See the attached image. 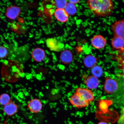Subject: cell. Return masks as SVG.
Returning <instances> with one entry per match:
<instances>
[{
	"label": "cell",
	"instance_id": "cell-15",
	"mask_svg": "<svg viewBox=\"0 0 124 124\" xmlns=\"http://www.w3.org/2000/svg\"><path fill=\"white\" fill-rule=\"evenodd\" d=\"M73 55L70 50L66 49L62 52L60 54V59L61 62L65 64L71 63L73 60Z\"/></svg>",
	"mask_w": 124,
	"mask_h": 124
},
{
	"label": "cell",
	"instance_id": "cell-23",
	"mask_svg": "<svg viewBox=\"0 0 124 124\" xmlns=\"http://www.w3.org/2000/svg\"><path fill=\"white\" fill-rule=\"evenodd\" d=\"M8 54L7 49L4 46H0V58H4L7 57Z\"/></svg>",
	"mask_w": 124,
	"mask_h": 124
},
{
	"label": "cell",
	"instance_id": "cell-13",
	"mask_svg": "<svg viewBox=\"0 0 124 124\" xmlns=\"http://www.w3.org/2000/svg\"><path fill=\"white\" fill-rule=\"evenodd\" d=\"M20 8L16 6H12L8 8L6 12V15L8 18L14 20L19 16L21 13Z\"/></svg>",
	"mask_w": 124,
	"mask_h": 124
},
{
	"label": "cell",
	"instance_id": "cell-12",
	"mask_svg": "<svg viewBox=\"0 0 124 124\" xmlns=\"http://www.w3.org/2000/svg\"><path fill=\"white\" fill-rule=\"evenodd\" d=\"M56 18L60 22L65 23L68 21L69 15L64 9H57L54 12Z\"/></svg>",
	"mask_w": 124,
	"mask_h": 124
},
{
	"label": "cell",
	"instance_id": "cell-14",
	"mask_svg": "<svg viewBox=\"0 0 124 124\" xmlns=\"http://www.w3.org/2000/svg\"><path fill=\"white\" fill-rule=\"evenodd\" d=\"M85 84L89 89H94L98 87L99 81L98 78L93 75L89 76L85 79Z\"/></svg>",
	"mask_w": 124,
	"mask_h": 124
},
{
	"label": "cell",
	"instance_id": "cell-9",
	"mask_svg": "<svg viewBox=\"0 0 124 124\" xmlns=\"http://www.w3.org/2000/svg\"><path fill=\"white\" fill-rule=\"evenodd\" d=\"M118 89L117 82L111 78L107 79L105 82L104 89L108 94H112L115 92Z\"/></svg>",
	"mask_w": 124,
	"mask_h": 124
},
{
	"label": "cell",
	"instance_id": "cell-7",
	"mask_svg": "<svg viewBox=\"0 0 124 124\" xmlns=\"http://www.w3.org/2000/svg\"><path fill=\"white\" fill-rule=\"evenodd\" d=\"M28 107L31 112L36 114L40 112L43 108L42 103L38 99H33L29 101Z\"/></svg>",
	"mask_w": 124,
	"mask_h": 124
},
{
	"label": "cell",
	"instance_id": "cell-17",
	"mask_svg": "<svg viewBox=\"0 0 124 124\" xmlns=\"http://www.w3.org/2000/svg\"><path fill=\"white\" fill-rule=\"evenodd\" d=\"M111 45L114 49H122L124 47V40L120 37L114 36L111 40Z\"/></svg>",
	"mask_w": 124,
	"mask_h": 124
},
{
	"label": "cell",
	"instance_id": "cell-4",
	"mask_svg": "<svg viewBox=\"0 0 124 124\" xmlns=\"http://www.w3.org/2000/svg\"><path fill=\"white\" fill-rule=\"evenodd\" d=\"M114 36L120 37L124 40V19L116 21L111 25Z\"/></svg>",
	"mask_w": 124,
	"mask_h": 124
},
{
	"label": "cell",
	"instance_id": "cell-3",
	"mask_svg": "<svg viewBox=\"0 0 124 124\" xmlns=\"http://www.w3.org/2000/svg\"><path fill=\"white\" fill-rule=\"evenodd\" d=\"M70 102L74 107L78 109L86 107L90 103L75 93L70 98Z\"/></svg>",
	"mask_w": 124,
	"mask_h": 124
},
{
	"label": "cell",
	"instance_id": "cell-10",
	"mask_svg": "<svg viewBox=\"0 0 124 124\" xmlns=\"http://www.w3.org/2000/svg\"><path fill=\"white\" fill-rule=\"evenodd\" d=\"M18 105L12 101L10 103L4 106L3 111L8 117L13 116L17 113Z\"/></svg>",
	"mask_w": 124,
	"mask_h": 124
},
{
	"label": "cell",
	"instance_id": "cell-22",
	"mask_svg": "<svg viewBox=\"0 0 124 124\" xmlns=\"http://www.w3.org/2000/svg\"><path fill=\"white\" fill-rule=\"evenodd\" d=\"M109 102L107 100H103L100 102L99 107L103 112L105 113L108 111V106L111 103Z\"/></svg>",
	"mask_w": 124,
	"mask_h": 124
},
{
	"label": "cell",
	"instance_id": "cell-19",
	"mask_svg": "<svg viewBox=\"0 0 124 124\" xmlns=\"http://www.w3.org/2000/svg\"><path fill=\"white\" fill-rule=\"evenodd\" d=\"M65 9L68 14L69 15H75L77 12V8L75 4L70 2L68 3Z\"/></svg>",
	"mask_w": 124,
	"mask_h": 124
},
{
	"label": "cell",
	"instance_id": "cell-16",
	"mask_svg": "<svg viewBox=\"0 0 124 124\" xmlns=\"http://www.w3.org/2000/svg\"><path fill=\"white\" fill-rule=\"evenodd\" d=\"M97 62L96 58L94 56L88 55L85 57L83 60V63L86 67L92 68L96 65Z\"/></svg>",
	"mask_w": 124,
	"mask_h": 124
},
{
	"label": "cell",
	"instance_id": "cell-5",
	"mask_svg": "<svg viewBox=\"0 0 124 124\" xmlns=\"http://www.w3.org/2000/svg\"><path fill=\"white\" fill-rule=\"evenodd\" d=\"M75 93L89 103L94 100V96L92 91L88 88H77L76 89Z\"/></svg>",
	"mask_w": 124,
	"mask_h": 124
},
{
	"label": "cell",
	"instance_id": "cell-6",
	"mask_svg": "<svg viewBox=\"0 0 124 124\" xmlns=\"http://www.w3.org/2000/svg\"><path fill=\"white\" fill-rule=\"evenodd\" d=\"M46 42L48 48L54 52H60L64 46L63 44L54 38H47L46 40Z\"/></svg>",
	"mask_w": 124,
	"mask_h": 124
},
{
	"label": "cell",
	"instance_id": "cell-18",
	"mask_svg": "<svg viewBox=\"0 0 124 124\" xmlns=\"http://www.w3.org/2000/svg\"><path fill=\"white\" fill-rule=\"evenodd\" d=\"M91 72L93 76L98 78L103 75V70L100 66L96 65L92 68Z\"/></svg>",
	"mask_w": 124,
	"mask_h": 124
},
{
	"label": "cell",
	"instance_id": "cell-11",
	"mask_svg": "<svg viewBox=\"0 0 124 124\" xmlns=\"http://www.w3.org/2000/svg\"><path fill=\"white\" fill-rule=\"evenodd\" d=\"M31 56L34 61L37 62H41L44 60L46 57V54L43 49L40 48H37L32 51Z\"/></svg>",
	"mask_w": 124,
	"mask_h": 124
},
{
	"label": "cell",
	"instance_id": "cell-25",
	"mask_svg": "<svg viewBox=\"0 0 124 124\" xmlns=\"http://www.w3.org/2000/svg\"><path fill=\"white\" fill-rule=\"evenodd\" d=\"M98 124H108L107 122H101L99 123Z\"/></svg>",
	"mask_w": 124,
	"mask_h": 124
},
{
	"label": "cell",
	"instance_id": "cell-2",
	"mask_svg": "<svg viewBox=\"0 0 124 124\" xmlns=\"http://www.w3.org/2000/svg\"><path fill=\"white\" fill-rule=\"evenodd\" d=\"M88 7L96 16H109L114 10V3L111 0H89L87 1Z\"/></svg>",
	"mask_w": 124,
	"mask_h": 124
},
{
	"label": "cell",
	"instance_id": "cell-21",
	"mask_svg": "<svg viewBox=\"0 0 124 124\" xmlns=\"http://www.w3.org/2000/svg\"><path fill=\"white\" fill-rule=\"evenodd\" d=\"M54 1V5L57 9H65L68 3L67 1L65 0H55Z\"/></svg>",
	"mask_w": 124,
	"mask_h": 124
},
{
	"label": "cell",
	"instance_id": "cell-8",
	"mask_svg": "<svg viewBox=\"0 0 124 124\" xmlns=\"http://www.w3.org/2000/svg\"><path fill=\"white\" fill-rule=\"evenodd\" d=\"M93 47L97 49H101L104 48L107 44V40L104 37L100 35L94 36L91 41Z\"/></svg>",
	"mask_w": 124,
	"mask_h": 124
},
{
	"label": "cell",
	"instance_id": "cell-20",
	"mask_svg": "<svg viewBox=\"0 0 124 124\" xmlns=\"http://www.w3.org/2000/svg\"><path fill=\"white\" fill-rule=\"evenodd\" d=\"M12 101L8 94L4 93L0 95V104L3 106H5Z\"/></svg>",
	"mask_w": 124,
	"mask_h": 124
},
{
	"label": "cell",
	"instance_id": "cell-1",
	"mask_svg": "<svg viewBox=\"0 0 124 124\" xmlns=\"http://www.w3.org/2000/svg\"><path fill=\"white\" fill-rule=\"evenodd\" d=\"M24 73L23 65L15 60L4 62L1 70V76L4 79L9 83H15L22 77Z\"/></svg>",
	"mask_w": 124,
	"mask_h": 124
},
{
	"label": "cell",
	"instance_id": "cell-24",
	"mask_svg": "<svg viewBox=\"0 0 124 124\" xmlns=\"http://www.w3.org/2000/svg\"><path fill=\"white\" fill-rule=\"evenodd\" d=\"M80 1V0H70L69 2L72 3L74 4L78 3Z\"/></svg>",
	"mask_w": 124,
	"mask_h": 124
}]
</instances>
